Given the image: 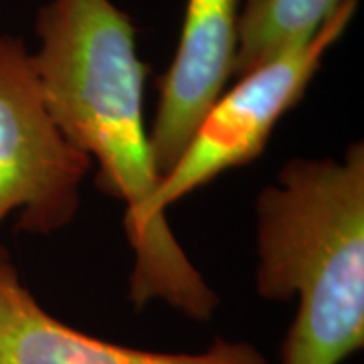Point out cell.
<instances>
[{
  "instance_id": "obj_4",
  "label": "cell",
  "mask_w": 364,
  "mask_h": 364,
  "mask_svg": "<svg viewBox=\"0 0 364 364\" xmlns=\"http://www.w3.org/2000/svg\"><path fill=\"white\" fill-rule=\"evenodd\" d=\"M91 166L57 128L25 41L0 33V225L18 210L23 231L65 229Z\"/></svg>"
},
{
  "instance_id": "obj_7",
  "label": "cell",
  "mask_w": 364,
  "mask_h": 364,
  "mask_svg": "<svg viewBox=\"0 0 364 364\" xmlns=\"http://www.w3.org/2000/svg\"><path fill=\"white\" fill-rule=\"evenodd\" d=\"M348 0H243L233 77L310 41Z\"/></svg>"
},
{
  "instance_id": "obj_3",
  "label": "cell",
  "mask_w": 364,
  "mask_h": 364,
  "mask_svg": "<svg viewBox=\"0 0 364 364\" xmlns=\"http://www.w3.org/2000/svg\"><path fill=\"white\" fill-rule=\"evenodd\" d=\"M358 9L348 0L312 39L273 57L237 77L198 122L195 134L174 166L160 178L152 198V215L166 219V208L225 170L253 162L291 107H296L330 51L346 33Z\"/></svg>"
},
{
  "instance_id": "obj_2",
  "label": "cell",
  "mask_w": 364,
  "mask_h": 364,
  "mask_svg": "<svg viewBox=\"0 0 364 364\" xmlns=\"http://www.w3.org/2000/svg\"><path fill=\"white\" fill-rule=\"evenodd\" d=\"M255 215L257 294L298 298L282 364H342L364 344V146L289 160Z\"/></svg>"
},
{
  "instance_id": "obj_1",
  "label": "cell",
  "mask_w": 364,
  "mask_h": 364,
  "mask_svg": "<svg viewBox=\"0 0 364 364\" xmlns=\"http://www.w3.org/2000/svg\"><path fill=\"white\" fill-rule=\"evenodd\" d=\"M33 63L57 128L91 164L95 186L124 203V229L134 251L130 299L136 308L162 299L207 322L219 298L170 231L152 215L160 182L144 119L148 67L136 28L114 0H49L35 18Z\"/></svg>"
},
{
  "instance_id": "obj_6",
  "label": "cell",
  "mask_w": 364,
  "mask_h": 364,
  "mask_svg": "<svg viewBox=\"0 0 364 364\" xmlns=\"http://www.w3.org/2000/svg\"><path fill=\"white\" fill-rule=\"evenodd\" d=\"M0 364H269L247 342L217 338L198 354L138 350L73 330L47 314L0 251Z\"/></svg>"
},
{
  "instance_id": "obj_5",
  "label": "cell",
  "mask_w": 364,
  "mask_h": 364,
  "mask_svg": "<svg viewBox=\"0 0 364 364\" xmlns=\"http://www.w3.org/2000/svg\"><path fill=\"white\" fill-rule=\"evenodd\" d=\"M243 0H186L181 39L160 81L150 144L160 178L178 160L198 122L233 77Z\"/></svg>"
}]
</instances>
